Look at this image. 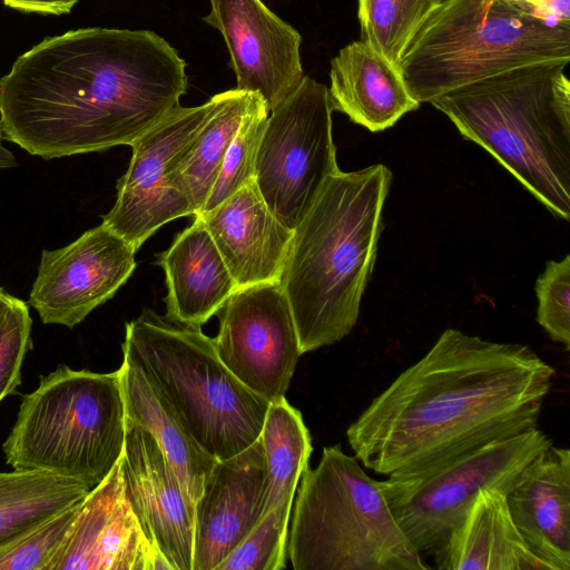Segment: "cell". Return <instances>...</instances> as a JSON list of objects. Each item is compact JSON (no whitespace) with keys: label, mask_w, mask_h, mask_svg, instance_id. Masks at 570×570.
Instances as JSON below:
<instances>
[{"label":"cell","mask_w":570,"mask_h":570,"mask_svg":"<svg viewBox=\"0 0 570 570\" xmlns=\"http://www.w3.org/2000/svg\"><path fill=\"white\" fill-rule=\"evenodd\" d=\"M2 2L24 13L61 16L69 13L78 0H2Z\"/></svg>","instance_id":"836d02e7"},{"label":"cell","mask_w":570,"mask_h":570,"mask_svg":"<svg viewBox=\"0 0 570 570\" xmlns=\"http://www.w3.org/2000/svg\"><path fill=\"white\" fill-rule=\"evenodd\" d=\"M552 365L528 345L445 330L347 428L358 462L413 472L538 426Z\"/></svg>","instance_id":"7a4b0ae2"},{"label":"cell","mask_w":570,"mask_h":570,"mask_svg":"<svg viewBox=\"0 0 570 570\" xmlns=\"http://www.w3.org/2000/svg\"><path fill=\"white\" fill-rule=\"evenodd\" d=\"M209 1L203 20L225 40L236 89L259 94L269 114L304 77L301 35L262 0Z\"/></svg>","instance_id":"5bb4252c"},{"label":"cell","mask_w":570,"mask_h":570,"mask_svg":"<svg viewBox=\"0 0 570 570\" xmlns=\"http://www.w3.org/2000/svg\"><path fill=\"white\" fill-rule=\"evenodd\" d=\"M125 438L119 368L96 373L60 365L23 396L2 451L16 471L63 476L91 490L121 458Z\"/></svg>","instance_id":"ba28073f"},{"label":"cell","mask_w":570,"mask_h":570,"mask_svg":"<svg viewBox=\"0 0 570 570\" xmlns=\"http://www.w3.org/2000/svg\"><path fill=\"white\" fill-rule=\"evenodd\" d=\"M530 550L551 570H570V451L550 444L505 494Z\"/></svg>","instance_id":"d6986e66"},{"label":"cell","mask_w":570,"mask_h":570,"mask_svg":"<svg viewBox=\"0 0 570 570\" xmlns=\"http://www.w3.org/2000/svg\"><path fill=\"white\" fill-rule=\"evenodd\" d=\"M195 217L210 234L237 289L279 283L293 230L271 210L255 180Z\"/></svg>","instance_id":"ac0fdd59"},{"label":"cell","mask_w":570,"mask_h":570,"mask_svg":"<svg viewBox=\"0 0 570 570\" xmlns=\"http://www.w3.org/2000/svg\"><path fill=\"white\" fill-rule=\"evenodd\" d=\"M537 321L546 333L567 350L570 347V256L549 261L534 285Z\"/></svg>","instance_id":"4dcf8cb0"},{"label":"cell","mask_w":570,"mask_h":570,"mask_svg":"<svg viewBox=\"0 0 570 570\" xmlns=\"http://www.w3.org/2000/svg\"><path fill=\"white\" fill-rule=\"evenodd\" d=\"M267 470L258 438L216 461L195 502L191 570H216L264 515Z\"/></svg>","instance_id":"e0dca14e"},{"label":"cell","mask_w":570,"mask_h":570,"mask_svg":"<svg viewBox=\"0 0 570 570\" xmlns=\"http://www.w3.org/2000/svg\"><path fill=\"white\" fill-rule=\"evenodd\" d=\"M330 79L333 111L373 132L394 126L420 107L397 67L362 40L346 45L331 60Z\"/></svg>","instance_id":"ffe728a7"},{"label":"cell","mask_w":570,"mask_h":570,"mask_svg":"<svg viewBox=\"0 0 570 570\" xmlns=\"http://www.w3.org/2000/svg\"><path fill=\"white\" fill-rule=\"evenodd\" d=\"M81 500L0 547V570H49L66 542Z\"/></svg>","instance_id":"f546056e"},{"label":"cell","mask_w":570,"mask_h":570,"mask_svg":"<svg viewBox=\"0 0 570 570\" xmlns=\"http://www.w3.org/2000/svg\"><path fill=\"white\" fill-rule=\"evenodd\" d=\"M442 0H358L361 40L395 67L421 24Z\"/></svg>","instance_id":"4316f807"},{"label":"cell","mask_w":570,"mask_h":570,"mask_svg":"<svg viewBox=\"0 0 570 570\" xmlns=\"http://www.w3.org/2000/svg\"><path fill=\"white\" fill-rule=\"evenodd\" d=\"M287 554L294 570H426L397 524L380 481L341 444L301 476Z\"/></svg>","instance_id":"8992f818"},{"label":"cell","mask_w":570,"mask_h":570,"mask_svg":"<svg viewBox=\"0 0 570 570\" xmlns=\"http://www.w3.org/2000/svg\"><path fill=\"white\" fill-rule=\"evenodd\" d=\"M135 254L101 223L65 247L42 250L28 303L42 323L73 328L128 281Z\"/></svg>","instance_id":"4fadbf2b"},{"label":"cell","mask_w":570,"mask_h":570,"mask_svg":"<svg viewBox=\"0 0 570 570\" xmlns=\"http://www.w3.org/2000/svg\"><path fill=\"white\" fill-rule=\"evenodd\" d=\"M218 313L219 330L213 341L224 365L269 403L285 397L303 353L279 283L238 288Z\"/></svg>","instance_id":"8fae6325"},{"label":"cell","mask_w":570,"mask_h":570,"mask_svg":"<svg viewBox=\"0 0 570 570\" xmlns=\"http://www.w3.org/2000/svg\"><path fill=\"white\" fill-rule=\"evenodd\" d=\"M258 97L257 92L236 88L217 94L215 110L173 164L168 185L191 204L195 216L202 212L227 148Z\"/></svg>","instance_id":"cb8c5ba5"},{"label":"cell","mask_w":570,"mask_h":570,"mask_svg":"<svg viewBox=\"0 0 570 570\" xmlns=\"http://www.w3.org/2000/svg\"><path fill=\"white\" fill-rule=\"evenodd\" d=\"M259 439L267 470L265 514L294 499L313 449L301 412L285 397L269 403Z\"/></svg>","instance_id":"484cf974"},{"label":"cell","mask_w":570,"mask_h":570,"mask_svg":"<svg viewBox=\"0 0 570 570\" xmlns=\"http://www.w3.org/2000/svg\"><path fill=\"white\" fill-rule=\"evenodd\" d=\"M11 297V294L7 293L3 287H0V315L2 314Z\"/></svg>","instance_id":"d590c367"},{"label":"cell","mask_w":570,"mask_h":570,"mask_svg":"<svg viewBox=\"0 0 570 570\" xmlns=\"http://www.w3.org/2000/svg\"><path fill=\"white\" fill-rule=\"evenodd\" d=\"M539 18L570 24V0H507Z\"/></svg>","instance_id":"d6a6232c"},{"label":"cell","mask_w":570,"mask_h":570,"mask_svg":"<svg viewBox=\"0 0 570 570\" xmlns=\"http://www.w3.org/2000/svg\"><path fill=\"white\" fill-rule=\"evenodd\" d=\"M217 102L215 95L200 106H179L130 145V163L117 181L115 205L102 216V224L136 252L163 225L195 216L191 204L169 187L167 177Z\"/></svg>","instance_id":"7c38bea8"},{"label":"cell","mask_w":570,"mask_h":570,"mask_svg":"<svg viewBox=\"0 0 570 570\" xmlns=\"http://www.w3.org/2000/svg\"><path fill=\"white\" fill-rule=\"evenodd\" d=\"M31 325L28 304L12 295L0 315V402L21 383V366L32 346Z\"/></svg>","instance_id":"1f68e13d"},{"label":"cell","mask_w":570,"mask_h":570,"mask_svg":"<svg viewBox=\"0 0 570 570\" xmlns=\"http://www.w3.org/2000/svg\"><path fill=\"white\" fill-rule=\"evenodd\" d=\"M570 61V24L507 0H442L406 46L397 69L419 102L531 63Z\"/></svg>","instance_id":"52a82bcc"},{"label":"cell","mask_w":570,"mask_h":570,"mask_svg":"<svg viewBox=\"0 0 570 570\" xmlns=\"http://www.w3.org/2000/svg\"><path fill=\"white\" fill-rule=\"evenodd\" d=\"M293 500L279 503L256 523L216 570H283Z\"/></svg>","instance_id":"f1b7e54d"},{"label":"cell","mask_w":570,"mask_h":570,"mask_svg":"<svg viewBox=\"0 0 570 570\" xmlns=\"http://www.w3.org/2000/svg\"><path fill=\"white\" fill-rule=\"evenodd\" d=\"M171 570L147 541L127 499L121 458L81 500L49 570Z\"/></svg>","instance_id":"2e32d148"},{"label":"cell","mask_w":570,"mask_h":570,"mask_svg":"<svg viewBox=\"0 0 570 570\" xmlns=\"http://www.w3.org/2000/svg\"><path fill=\"white\" fill-rule=\"evenodd\" d=\"M325 85L304 76L269 111L259 141L255 183L275 216L294 230L326 180L340 170Z\"/></svg>","instance_id":"30bf717a"},{"label":"cell","mask_w":570,"mask_h":570,"mask_svg":"<svg viewBox=\"0 0 570 570\" xmlns=\"http://www.w3.org/2000/svg\"><path fill=\"white\" fill-rule=\"evenodd\" d=\"M552 440L538 426L420 470L380 481L389 507L414 548L433 552L484 490L507 494Z\"/></svg>","instance_id":"9c48e42d"},{"label":"cell","mask_w":570,"mask_h":570,"mask_svg":"<svg viewBox=\"0 0 570 570\" xmlns=\"http://www.w3.org/2000/svg\"><path fill=\"white\" fill-rule=\"evenodd\" d=\"M186 62L150 30L46 37L0 78V139L49 160L131 145L180 106Z\"/></svg>","instance_id":"6da1fadb"},{"label":"cell","mask_w":570,"mask_h":570,"mask_svg":"<svg viewBox=\"0 0 570 570\" xmlns=\"http://www.w3.org/2000/svg\"><path fill=\"white\" fill-rule=\"evenodd\" d=\"M392 173L383 164L333 174L293 230L279 285L302 353L343 340L355 326L383 229Z\"/></svg>","instance_id":"3957f363"},{"label":"cell","mask_w":570,"mask_h":570,"mask_svg":"<svg viewBox=\"0 0 570 570\" xmlns=\"http://www.w3.org/2000/svg\"><path fill=\"white\" fill-rule=\"evenodd\" d=\"M119 372L126 417L154 436L195 503L216 460L200 448L166 397L135 364L124 358Z\"/></svg>","instance_id":"603a6c76"},{"label":"cell","mask_w":570,"mask_h":570,"mask_svg":"<svg viewBox=\"0 0 570 570\" xmlns=\"http://www.w3.org/2000/svg\"><path fill=\"white\" fill-rule=\"evenodd\" d=\"M122 353L216 461L240 453L259 438L269 402L230 373L202 326L144 308L126 323Z\"/></svg>","instance_id":"5b68a950"},{"label":"cell","mask_w":570,"mask_h":570,"mask_svg":"<svg viewBox=\"0 0 570 570\" xmlns=\"http://www.w3.org/2000/svg\"><path fill=\"white\" fill-rule=\"evenodd\" d=\"M17 165L13 154L0 141V169L16 167Z\"/></svg>","instance_id":"e575fe53"},{"label":"cell","mask_w":570,"mask_h":570,"mask_svg":"<svg viewBox=\"0 0 570 570\" xmlns=\"http://www.w3.org/2000/svg\"><path fill=\"white\" fill-rule=\"evenodd\" d=\"M121 466L127 499L147 541L171 570H191L195 503L154 436L128 417Z\"/></svg>","instance_id":"9a60e30c"},{"label":"cell","mask_w":570,"mask_h":570,"mask_svg":"<svg viewBox=\"0 0 570 570\" xmlns=\"http://www.w3.org/2000/svg\"><path fill=\"white\" fill-rule=\"evenodd\" d=\"M267 117L268 112L263 98L258 97L230 141L217 178L200 213L213 209L245 185L255 180L256 155Z\"/></svg>","instance_id":"83f0119b"},{"label":"cell","mask_w":570,"mask_h":570,"mask_svg":"<svg viewBox=\"0 0 570 570\" xmlns=\"http://www.w3.org/2000/svg\"><path fill=\"white\" fill-rule=\"evenodd\" d=\"M440 570H551L527 546L505 494L482 491L463 521L433 552Z\"/></svg>","instance_id":"7402d4cb"},{"label":"cell","mask_w":570,"mask_h":570,"mask_svg":"<svg viewBox=\"0 0 570 570\" xmlns=\"http://www.w3.org/2000/svg\"><path fill=\"white\" fill-rule=\"evenodd\" d=\"M570 61L521 66L431 104L553 215L570 219Z\"/></svg>","instance_id":"277c9868"},{"label":"cell","mask_w":570,"mask_h":570,"mask_svg":"<svg viewBox=\"0 0 570 570\" xmlns=\"http://www.w3.org/2000/svg\"><path fill=\"white\" fill-rule=\"evenodd\" d=\"M157 264L166 276V316L183 324L202 326L237 289L218 248L198 217L158 255Z\"/></svg>","instance_id":"44dd1931"},{"label":"cell","mask_w":570,"mask_h":570,"mask_svg":"<svg viewBox=\"0 0 570 570\" xmlns=\"http://www.w3.org/2000/svg\"><path fill=\"white\" fill-rule=\"evenodd\" d=\"M82 482L39 472H0V547L82 500Z\"/></svg>","instance_id":"d4e9b609"}]
</instances>
